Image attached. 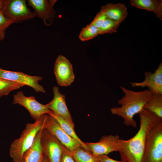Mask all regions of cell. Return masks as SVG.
Instances as JSON below:
<instances>
[{
	"instance_id": "obj_29",
	"label": "cell",
	"mask_w": 162,
	"mask_h": 162,
	"mask_svg": "<svg viewBox=\"0 0 162 162\" xmlns=\"http://www.w3.org/2000/svg\"><path fill=\"white\" fill-rule=\"evenodd\" d=\"M42 162H50L46 157L44 154V156Z\"/></svg>"
},
{
	"instance_id": "obj_13",
	"label": "cell",
	"mask_w": 162,
	"mask_h": 162,
	"mask_svg": "<svg viewBox=\"0 0 162 162\" xmlns=\"http://www.w3.org/2000/svg\"><path fill=\"white\" fill-rule=\"evenodd\" d=\"M52 90L53 98L45 105L52 112L62 117L74 127L71 114L66 104L65 95L60 92L58 87L54 86Z\"/></svg>"
},
{
	"instance_id": "obj_21",
	"label": "cell",
	"mask_w": 162,
	"mask_h": 162,
	"mask_svg": "<svg viewBox=\"0 0 162 162\" xmlns=\"http://www.w3.org/2000/svg\"><path fill=\"white\" fill-rule=\"evenodd\" d=\"M99 34V28L91 22L80 32L79 38L82 41L91 40Z\"/></svg>"
},
{
	"instance_id": "obj_6",
	"label": "cell",
	"mask_w": 162,
	"mask_h": 162,
	"mask_svg": "<svg viewBox=\"0 0 162 162\" xmlns=\"http://www.w3.org/2000/svg\"><path fill=\"white\" fill-rule=\"evenodd\" d=\"M40 142L44 154L50 162H60L65 146L44 128L42 131Z\"/></svg>"
},
{
	"instance_id": "obj_22",
	"label": "cell",
	"mask_w": 162,
	"mask_h": 162,
	"mask_svg": "<svg viewBox=\"0 0 162 162\" xmlns=\"http://www.w3.org/2000/svg\"><path fill=\"white\" fill-rule=\"evenodd\" d=\"M24 85L0 78V98L8 95L11 91L20 88Z\"/></svg>"
},
{
	"instance_id": "obj_10",
	"label": "cell",
	"mask_w": 162,
	"mask_h": 162,
	"mask_svg": "<svg viewBox=\"0 0 162 162\" xmlns=\"http://www.w3.org/2000/svg\"><path fill=\"white\" fill-rule=\"evenodd\" d=\"M121 139L118 135H109L103 136L97 142L85 143L94 155H106L112 152H119Z\"/></svg>"
},
{
	"instance_id": "obj_28",
	"label": "cell",
	"mask_w": 162,
	"mask_h": 162,
	"mask_svg": "<svg viewBox=\"0 0 162 162\" xmlns=\"http://www.w3.org/2000/svg\"><path fill=\"white\" fill-rule=\"evenodd\" d=\"M5 0H0V12L2 11L4 8Z\"/></svg>"
},
{
	"instance_id": "obj_1",
	"label": "cell",
	"mask_w": 162,
	"mask_h": 162,
	"mask_svg": "<svg viewBox=\"0 0 162 162\" xmlns=\"http://www.w3.org/2000/svg\"><path fill=\"white\" fill-rule=\"evenodd\" d=\"M140 128L136 134L127 140L121 139L119 152L124 162H142L149 132L158 122L162 120L152 112L144 109L138 113Z\"/></svg>"
},
{
	"instance_id": "obj_19",
	"label": "cell",
	"mask_w": 162,
	"mask_h": 162,
	"mask_svg": "<svg viewBox=\"0 0 162 162\" xmlns=\"http://www.w3.org/2000/svg\"><path fill=\"white\" fill-rule=\"evenodd\" d=\"M144 108L162 119V94L152 93Z\"/></svg>"
},
{
	"instance_id": "obj_25",
	"label": "cell",
	"mask_w": 162,
	"mask_h": 162,
	"mask_svg": "<svg viewBox=\"0 0 162 162\" xmlns=\"http://www.w3.org/2000/svg\"><path fill=\"white\" fill-rule=\"evenodd\" d=\"M107 18V17L105 14L100 10L96 14L92 22L97 27L99 28Z\"/></svg>"
},
{
	"instance_id": "obj_20",
	"label": "cell",
	"mask_w": 162,
	"mask_h": 162,
	"mask_svg": "<svg viewBox=\"0 0 162 162\" xmlns=\"http://www.w3.org/2000/svg\"><path fill=\"white\" fill-rule=\"evenodd\" d=\"M76 162H100L97 157L92 153L78 147L71 152Z\"/></svg>"
},
{
	"instance_id": "obj_24",
	"label": "cell",
	"mask_w": 162,
	"mask_h": 162,
	"mask_svg": "<svg viewBox=\"0 0 162 162\" xmlns=\"http://www.w3.org/2000/svg\"><path fill=\"white\" fill-rule=\"evenodd\" d=\"M13 24L11 20L5 17L2 11L0 12V41L4 39L6 30Z\"/></svg>"
},
{
	"instance_id": "obj_5",
	"label": "cell",
	"mask_w": 162,
	"mask_h": 162,
	"mask_svg": "<svg viewBox=\"0 0 162 162\" xmlns=\"http://www.w3.org/2000/svg\"><path fill=\"white\" fill-rule=\"evenodd\" d=\"M4 15L14 23H18L32 19L34 12L28 8L25 0H5L2 10Z\"/></svg>"
},
{
	"instance_id": "obj_16",
	"label": "cell",
	"mask_w": 162,
	"mask_h": 162,
	"mask_svg": "<svg viewBox=\"0 0 162 162\" xmlns=\"http://www.w3.org/2000/svg\"><path fill=\"white\" fill-rule=\"evenodd\" d=\"M130 2L131 5L139 9L152 11L162 20V0H131Z\"/></svg>"
},
{
	"instance_id": "obj_27",
	"label": "cell",
	"mask_w": 162,
	"mask_h": 162,
	"mask_svg": "<svg viewBox=\"0 0 162 162\" xmlns=\"http://www.w3.org/2000/svg\"><path fill=\"white\" fill-rule=\"evenodd\" d=\"M100 162H124L116 160L109 157L106 155H101L97 156Z\"/></svg>"
},
{
	"instance_id": "obj_9",
	"label": "cell",
	"mask_w": 162,
	"mask_h": 162,
	"mask_svg": "<svg viewBox=\"0 0 162 162\" xmlns=\"http://www.w3.org/2000/svg\"><path fill=\"white\" fill-rule=\"evenodd\" d=\"M44 128L71 152L78 147H81L76 140L64 131L57 121L48 114H46Z\"/></svg>"
},
{
	"instance_id": "obj_14",
	"label": "cell",
	"mask_w": 162,
	"mask_h": 162,
	"mask_svg": "<svg viewBox=\"0 0 162 162\" xmlns=\"http://www.w3.org/2000/svg\"><path fill=\"white\" fill-rule=\"evenodd\" d=\"M145 79L142 82H131L132 87H147L154 93L162 94V63L159 64L154 73L148 71L145 73Z\"/></svg>"
},
{
	"instance_id": "obj_7",
	"label": "cell",
	"mask_w": 162,
	"mask_h": 162,
	"mask_svg": "<svg viewBox=\"0 0 162 162\" xmlns=\"http://www.w3.org/2000/svg\"><path fill=\"white\" fill-rule=\"evenodd\" d=\"M13 104L24 107L35 121L44 114L52 112L45 105L38 102L34 96H25L22 91H18L13 95Z\"/></svg>"
},
{
	"instance_id": "obj_18",
	"label": "cell",
	"mask_w": 162,
	"mask_h": 162,
	"mask_svg": "<svg viewBox=\"0 0 162 162\" xmlns=\"http://www.w3.org/2000/svg\"><path fill=\"white\" fill-rule=\"evenodd\" d=\"M48 114L54 118L64 131L68 135L76 140L82 148L86 151L91 152L89 148L86 143L81 140L76 133L74 130V127L62 117L53 112Z\"/></svg>"
},
{
	"instance_id": "obj_3",
	"label": "cell",
	"mask_w": 162,
	"mask_h": 162,
	"mask_svg": "<svg viewBox=\"0 0 162 162\" xmlns=\"http://www.w3.org/2000/svg\"><path fill=\"white\" fill-rule=\"evenodd\" d=\"M46 114L33 123L26 124L20 137L11 143L9 154L14 162H23L24 157L33 145L37 135L44 128Z\"/></svg>"
},
{
	"instance_id": "obj_12",
	"label": "cell",
	"mask_w": 162,
	"mask_h": 162,
	"mask_svg": "<svg viewBox=\"0 0 162 162\" xmlns=\"http://www.w3.org/2000/svg\"><path fill=\"white\" fill-rule=\"evenodd\" d=\"M54 71L57 83L60 86H70L74 80L72 65L63 56L59 55L56 59Z\"/></svg>"
},
{
	"instance_id": "obj_11",
	"label": "cell",
	"mask_w": 162,
	"mask_h": 162,
	"mask_svg": "<svg viewBox=\"0 0 162 162\" xmlns=\"http://www.w3.org/2000/svg\"><path fill=\"white\" fill-rule=\"evenodd\" d=\"M56 0H28V5L34 10L36 16L41 20L46 26H50L56 16L53 8Z\"/></svg>"
},
{
	"instance_id": "obj_26",
	"label": "cell",
	"mask_w": 162,
	"mask_h": 162,
	"mask_svg": "<svg viewBox=\"0 0 162 162\" xmlns=\"http://www.w3.org/2000/svg\"><path fill=\"white\" fill-rule=\"evenodd\" d=\"M60 162H76L71 152L64 147Z\"/></svg>"
},
{
	"instance_id": "obj_8",
	"label": "cell",
	"mask_w": 162,
	"mask_h": 162,
	"mask_svg": "<svg viewBox=\"0 0 162 162\" xmlns=\"http://www.w3.org/2000/svg\"><path fill=\"white\" fill-rule=\"evenodd\" d=\"M0 78L28 86L37 93L46 92L44 88L39 84L43 79L40 76H30L23 72L8 70L0 68Z\"/></svg>"
},
{
	"instance_id": "obj_15",
	"label": "cell",
	"mask_w": 162,
	"mask_h": 162,
	"mask_svg": "<svg viewBox=\"0 0 162 162\" xmlns=\"http://www.w3.org/2000/svg\"><path fill=\"white\" fill-rule=\"evenodd\" d=\"M100 10L104 13L107 17L119 24L124 21L128 14L125 5L120 3L108 4L102 6Z\"/></svg>"
},
{
	"instance_id": "obj_23",
	"label": "cell",
	"mask_w": 162,
	"mask_h": 162,
	"mask_svg": "<svg viewBox=\"0 0 162 162\" xmlns=\"http://www.w3.org/2000/svg\"><path fill=\"white\" fill-rule=\"evenodd\" d=\"M119 24L116 21L107 17L99 28V34L116 32Z\"/></svg>"
},
{
	"instance_id": "obj_17",
	"label": "cell",
	"mask_w": 162,
	"mask_h": 162,
	"mask_svg": "<svg viewBox=\"0 0 162 162\" xmlns=\"http://www.w3.org/2000/svg\"><path fill=\"white\" fill-rule=\"evenodd\" d=\"M43 128L37 135L33 145L24 157L23 162H42L44 154L40 138Z\"/></svg>"
},
{
	"instance_id": "obj_2",
	"label": "cell",
	"mask_w": 162,
	"mask_h": 162,
	"mask_svg": "<svg viewBox=\"0 0 162 162\" xmlns=\"http://www.w3.org/2000/svg\"><path fill=\"white\" fill-rule=\"evenodd\" d=\"M120 88L124 94L118 102L121 106L112 108L110 112L122 117L126 125L136 128L137 123L133 118L144 109L152 93L148 89L135 91L123 86Z\"/></svg>"
},
{
	"instance_id": "obj_4",
	"label": "cell",
	"mask_w": 162,
	"mask_h": 162,
	"mask_svg": "<svg viewBox=\"0 0 162 162\" xmlns=\"http://www.w3.org/2000/svg\"><path fill=\"white\" fill-rule=\"evenodd\" d=\"M142 162H162V120L149 132Z\"/></svg>"
}]
</instances>
